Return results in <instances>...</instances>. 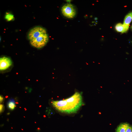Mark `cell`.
Instances as JSON below:
<instances>
[{"label": "cell", "instance_id": "6da1fadb", "mask_svg": "<svg viewBox=\"0 0 132 132\" xmlns=\"http://www.w3.org/2000/svg\"><path fill=\"white\" fill-rule=\"evenodd\" d=\"M51 103L56 110L67 114L76 113L83 104L81 94L78 92L65 99L54 101Z\"/></svg>", "mask_w": 132, "mask_h": 132}, {"label": "cell", "instance_id": "7a4b0ae2", "mask_svg": "<svg viewBox=\"0 0 132 132\" xmlns=\"http://www.w3.org/2000/svg\"><path fill=\"white\" fill-rule=\"evenodd\" d=\"M27 37L31 44L38 49L44 46L49 39L46 29L39 26H36L31 29L28 33Z\"/></svg>", "mask_w": 132, "mask_h": 132}, {"label": "cell", "instance_id": "3957f363", "mask_svg": "<svg viewBox=\"0 0 132 132\" xmlns=\"http://www.w3.org/2000/svg\"><path fill=\"white\" fill-rule=\"evenodd\" d=\"M63 15L68 19H72L77 14V11L75 6L72 4L67 3L63 5L61 8Z\"/></svg>", "mask_w": 132, "mask_h": 132}, {"label": "cell", "instance_id": "277c9868", "mask_svg": "<svg viewBox=\"0 0 132 132\" xmlns=\"http://www.w3.org/2000/svg\"><path fill=\"white\" fill-rule=\"evenodd\" d=\"M12 62L9 57L4 56L0 59V69L4 70L8 68L12 65Z\"/></svg>", "mask_w": 132, "mask_h": 132}, {"label": "cell", "instance_id": "5b68a950", "mask_svg": "<svg viewBox=\"0 0 132 132\" xmlns=\"http://www.w3.org/2000/svg\"><path fill=\"white\" fill-rule=\"evenodd\" d=\"M116 132H132V127L127 123H122L117 127Z\"/></svg>", "mask_w": 132, "mask_h": 132}, {"label": "cell", "instance_id": "8992f818", "mask_svg": "<svg viewBox=\"0 0 132 132\" xmlns=\"http://www.w3.org/2000/svg\"><path fill=\"white\" fill-rule=\"evenodd\" d=\"M132 20V11L128 13L125 16L123 24L127 32L128 30L130 24Z\"/></svg>", "mask_w": 132, "mask_h": 132}, {"label": "cell", "instance_id": "52a82bcc", "mask_svg": "<svg viewBox=\"0 0 132 132\" xmlns=\"http://www.w3.org/2000/svg\"><path fill=\"white\" fill-rule=\"evenodd\" d=\"M7 106L10 110H13L15 109V102L13 98L9 99L7 102Z\"/></svg>", "mask_w": 132, "mask_h": 132}, {"label": "cell", "instance_id": "ba28073f", "mask_svg": "<svg viewBox=\"0 0 132 132\" xmlns=\"http://www.w3.org/2000/svg\"><path fill=\"white\" fill-rule=\"evenodd\" d=\"M115 29L118 32L122 33L126 32L123 24L121 23L117 24L115 26Z\"/></svg>", "mask_w": 132, "mask_h": 132}, {"label": "cell", "instance_id": "9c48e42d", "mask_svg": "<svg viewBox=\"0 0 132 132\" xmlns=\"http://www.w3.org/2000/svg\"><path fill=\"white\" fill-rule=\"evenodd\" d=\"M5 18L8 21H12L14 19L13 15L12 14L7 12L5 16Z\"/></svg>", "mask_w": 132, "mask_h": 132}, {"label": "cell", "instance_id": "30bf717a", "mask_svg": "<svg viewBox=\"0 0 132 132\" xmlns=\"http://www.w3.org/2000/svg\"><path fill=\"white\" fill-rule=\"evenodd\" d=\"M0 113H1L3 112L5 110L4 105L3 104H0Z\"/></svg>", "mask_w": 132, "mask_h": 132}, {"label": "cell", "instance_id": "8fae6325", "mask_svg": "<svg viewBox=\"0 0 132 132\" xmlns=\"http://www.w3.org/2000/svg\"><path fill=\"white\" fill-rule=\"evenodd\" d=\"M0 104L3 103L5 99L4 97L2 95H0Z\"/></svg>", "mask_w": 132, "mask_h": 132}, {"label": "cell", "instance_id": "7c38bea8", "mask_svg": "<svg viewBox=\"0 0 132 132\" xmlns=\"http://www.w3.org/2000/svg\"><path fill=\"white\" fill-rule=\"evenodd\" d=\"M131 28L132 29V26H131Z\"/></svg>", "mask_w": 132, "mask_h": 132}]
</instances>
